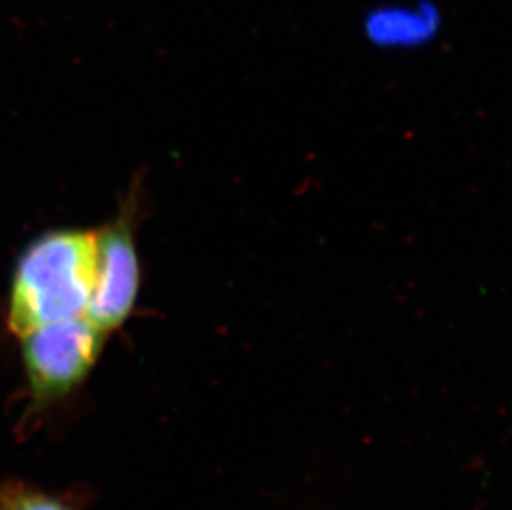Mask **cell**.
<instances>
[{
    "label": "cell",
    "mask_w": 512,
    "mask_h": 510,
    "mask_svg": "<svg viewBox=\"0 0 512 510\" xmlns=\"http://www.w3.org/2000/svg\"><path fill=\"white\" fill-rule=\"evenodd\" d=\"M95 282V232L52 231L35 239L15 267L7 325L17 337L83 317Z\"/></svg>",
    "instance_id": "1"
},
{
    "label": "cell",
    "mask_w": 512,
    "mask_h": 510,
    "mask_svg": "<svg viewBox=\"0 0 512 510\" xmlns=\"http://www.w3.org/2000/svg\"><path fill=\"white\" fill-rule=\"evenodd\" d=\"M105 338L107 333L85 317L22 335V361L34 405H50L82 385L102 355Z\"/></svg>",
    "instance_id": "2"
},
{
    "label": "cell",
    "mask_w": 512,
    "mask_h": 510,
    "mask_svg": "<svg viewBox=\"0 0 512 510\" xmlns=\"http://www.w3.org/2000/svg\"><path fill=\"white\" fill-rule=\"evenodd\" d=\"M133 217L135 201L131 199L116 221L95 232V282L83 317L107 335L128 320L140 294Z\"/></svg>",
    "instance_id": "3"
},
{
    "label": "cell",
    "mask_w": 512,
    "mask_h": 510,
    "mask_svg": "<svg viewBox=\"0 0 512 510\" xmlns=\"http://www.w3.org/2000/svg\"><path fill=\"white\" fill-rule=\"evenodd\" d=\"M0 510H75L62 497L20 481H0Z\"/></svg>",
    "instance_id": "4"
}]
</instances>
